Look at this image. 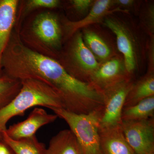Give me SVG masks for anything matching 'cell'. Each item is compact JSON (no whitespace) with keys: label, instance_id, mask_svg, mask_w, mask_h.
<instances>
[{"label":"cell","instance_id":"6da1fadb","mask_svg":"<svg viewBox=\"0 0 154 154\" xmlns=\"http://www.w3.org/2000/svg\"><path fill=\"white\" fill-rule=\"evenodd\" d=\"M1 65L3 75L20 81L35 79L50 86L60 96L64 109L72 113H88L99 98L89 83L72 76L53 58L26 46L18 34H11Z\"/></svg>","mask_w":154,"mask_h":154},{"label":"cell","instance_id":"7a4b0ae2","mask_svg":"<svg viewBox=\"0 0 154 154\" xmlns=\"http://www.w3.org/2000/svg\"><path fill=\"white\" fill-rule=\"evenodd\" d=\"M22 87L16 97L0 110V130L5 131L9 120L17 116H23L28 109L40 106L63 108L60 96L50 86L35 79L21 81Z\"/></svg>","mask_w":154,"mask_h":154},{"label":"cell","instance_id":"3957f363","mask_svg":"<svg viewBox=\"0 0 154 154\" xmlns=\"http://www.w3.org/2000/svg\"><path fill=\"white\" fill-rule=\"evenodd\" d=\"M51 109L68 125L82 154H102L99 134V119L102 110L83 114L72 113L63 108Z\"/></svg>","mask_w":154,"mask_h":154},{"label":"cell","instance_id":"277c9868","mask_svg":"<svg viewBox=\"0 0 154 154\" xmlns=\"http://www.w3.org/2000/svg\"><path fill=\"white\" fill-rule=\"evenodd\" d=\"M30 31L32 38L43 50V55L50 57L60 49L61 30L57 17L52 13L38 15L33 21Z\"/></svg>","mask_w":154,"mask_h":154},{"label":"cell","instance_id":"5b68a950","mask_svg":"<svg viewBox=\"0 0 154 154\" xmlns=\"http://www.w3.org/2000/svg\"><path fill=\"white\" fill-rule=\"evenodd\" d=\"M74 35L69 53L74 67L68 72L77 79L88 83L101 63L85 44L82 33L78 31Z\"/></svg>","mask_w":154,"mask_h":154},{"label":"cell","instance_id":"8992f818","mask_svg":"<svg viewBox=\"0 0 154 154\" xmlns=\"http://www.w3.org/2000/svg\"><path fill=\"white\" fill-rule=\"evenodd\" d=\"M131 79L111 88L103 94L104 106L99 119V128L120 125L127 96L132 88Z\"/></svg>","mask_w":154,"mask_h":154},{"label":"cell","instance_id":"52a82bcc","mask_svg":"<svg viewBox=\"0 0 154 154\" xmlns=\"http://www.w3.org/2000/svg\"><path fill=\"white\" fill-rule=\"evenodd\" d=\"M122 129L136 154H146L154 150V117L136 121H122Z\"/></svg>","mask_w":154,"mask_h":154},{"label":"cell","instance_id":"ba28073f","mask_svg":"<svg viewBox=\"0 0 154 154\" xmlns=\"http://www.w3.org/2000/svg\"><path fill=\"white\" fill-rule=\"evenodd\" d=\"M131 79V77L125 70L124 62L115 56L100 64L88 83L103 96L111 88Z\"/></svg>","mask_w":154,"mask_h":154},{"label":"cell","instance_id":"9c48e42d","mask_svg":"<svg viewBox=\"0 0 154 154\" xmlns=\"http://www.w3.org/2000/svg\"><path fill=\"white\" fill-rule=\"evenodd\" d=\"M104 24L115 34L117 48L123 56L125 70L131 77L137 66L136 50L132 34L124 23L115 17H105Z\"/></svg>","mask_w":154,"mask_h":154},{"label":"cell","instance_id":"30bf717a","mask_svg":"<svg viewBox=\"0 0 154 154\" xmlns=\"http://www.w3.org/2000/svg\"><path fill=\"white\" fill-rule=\"evenodd\" d=\"M57 117L56 114L48 113L42 108H35L25 120L9 127L6 134L14 140L31 137L40 128L54 122Z\"/></svg>","mask_w":154,"mask_h":154},{"label":"cell","instance_id":"8fae6325","mask_svg":"<svg viewBox=\"0 0 154 154\" xmlns=\"http://www.w3.org/2000/svg\"><path fill=\"white\" fill-rule=\"evenodd\" d=\"M102 154H136L127 141L121 125L99 128Z\"/></svg>","mask_w":154,"mask_h":154},{"label":"cell","instance_id":"7c38bea8","mask_svg":"<svg viewBox=\"0 0 154 154\" xmlns=\"http://www.w3.org/2000/svg\"><path fill=\"white\" fill-rule=\"evenodd\" d=\"M114 5V1L110 0H97L93 3L91 11L84 19L79 21H67L66 22L68 36H71L81 29L101 22L106 16L115 12L110 10Z\"/></svg>","mask_w":154,"mask_h":154},{"label":"cell","instance_id":"4fadbf2b","mask_svg":"<svg viewBox=\"0 0 154 154\" xmlns=\"http://www.w3.org/2000/svg\"><path fill=\"white\" fill-rule=\"evenodd\" d=\"M18 3L17 0H0V77L3 75L1 60L12 33Z\"/></svg>","mask_w":154,"mask_h":154},{"label":"cell","instance_id":"5bb4252c","mask_svg":"<svg viewBox=\"0 0 154 154\" xmlns=\"http://www.w3.org/2000/svg\"><path fill=\"white\" fill-rule=\"evenodd\" d=\"M45 154H82L75 135L70 129L60 131L51 138Z\"/></svg>","mask_w":154,"mask_h":154},{"label":"cell","instance_id":"9a60e30c","mask_svg":"<svg viewBox=\"0 0 154 154\" xmlns=\"http://www.w3.org/2000/svg\"><path fill=\"white\" fill-rule=\"evenodd\" d=\"M83 29V40L98 61L102 63L115 56L110 45L101 35L88 28Z\"/></svg>","mask_w":154,"mask_h":154},{"label":"cell","instance_id":"2e32d148","mask_svg":"<svg viewBox=\"0 0 154 154\" xmlns=\"http://www.w3.org/2000/svg\"><path fill=\"white\" fill-rule=\"evenodd\" d=\"M3 140L12 148L16 154H45V145L38 140L36 135L19 140L9 137L5 131L3 133Z\"/></svg>","mask_w":154,"mask_h":154},{"label":"cell","instance_id":"e0dca14e","mask_svg":"<svg viewBox=\"0 0 154 154\" xmlns=\"http://www.w3.org/2000/svg\"><path fill=\"white\" fill-rule=\"evenodd\" d=\"M154 96L144 99L136 104L124 107L122 113V121H136L154 117Z\"/></svg>","mask_w":154,"mask_h":154},{"label":"cell","instance_id":"ac0fdd59","mask_svg":"<svg viewBox=\"0 0 154 154\" xmlns=\"http://www.w3.org/2000/svg\"><path fill=\"white\" fill-rule=\"evenodd\" d=\"M154 96L153 74H149L136 84L133 83L127 96L124 107L131 106L148 97Z\"/></svg>","mask_w":154,"mask_h":154},{"label":"cell","instance_id":"d6986e66","mask_svg":"<svg viewBox=\"0 0 154 154\" xmlns=\"http://www.w3.org/2000/svg\"><path fill=\"white\" fill-rule=\"evenodd\" d=\"M22 87L21 81L3 75L0 77V110L8 105Z\"/></svg>","mask_w":154,"mask_h":154},{"label":"cell","instance_id":"ffe728a7","mask_svg":"<svg viewBox=\"0 0 154 154\" xmlns=\"http://www.w3.org/2000/svg\"><path fill=\"white\" fill-rule=\"evenodd\" d=\"M59 3L57 0H30L27 3L26 9L30 11L41 8H53L58 7Z\"/></svg>","mask_w":154,"mask_h":154},{"label":"cell","instance_id":"44dd1931","mask_svg":"<svg viewBox=\"0 0 154 154\" xmlns=\"http://www.w3.org/2000/svg\"><path fill=\"white\" fill-rule=\"evenodd\" d=\"M94 2L91 0H73L71 1L73 7L77 11L85 12L93 5Z\"/></svg>","mask_w":154,"mask_h":154},{"label":"cell","instance_id":"7402d4cb","mask_svg":"<svg viewBox=\"0 0 154 154\" xmlns=\"http://www.w3.org/2000/svg\"><path fill=\"white\" fill-rule=\"evenodd\" d=\"M0 154H16L12 148L4 140H0Z\"/></svg>","mask_w":154,"mask_h":154},{"label":"cell","instance_id":"603a6c76","mask_svg":"<svg viewBox=\"0 0 154 154\" xmlns=\"http://www.w3.org/2000/svg\"><path fill=\"white\" fill-rule=\"evenodd\" d=\"M134 1L132 0H117L114 1V4L124 7H130L133 5Z\"/></svg>","mask_w":154,"mask_h":154},{"label":"cell","instance_id":"cb8c5ba5","mask_svg":"<svg viewBox=\"0 0 154 154\" xmlns=\"http://www.w3.org/2000/svg\"><path fill=\"white\" fill-rule=\"evenodd\" d=\"M4 131L0 130V140L3 139V133Z\"/></svg>","mask_w":154,"mask_h":154},{"label":"cell","instance_id":"d4e9b609","mask_svg":"<svg viewBox=\"0 0 154 154\" xmlns=\"http://www.w3.org/2000/svg\"><path fill=\"white\" fill-rule=\"evenodd\" d=\"M146 154H154V150L151 151L149 152H148Z\"/></svg>","mask_w":154,"mask_h":154}]
</instances>
